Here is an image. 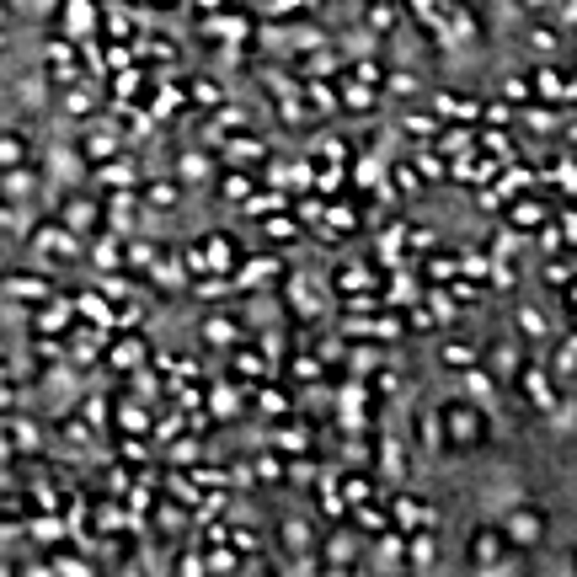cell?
<instances>
[{"instance_id":"6da1fadb","label":"cell","mask_w":577,"mask_h":577,"mask_svg":"<svg viewBox=\"0 0 577 577\" xmlns=\"http://www.w3.org/2000/svg\"><path fill=\"white\" fill-rule=\"evenodd\" d=\"M70 321H81V305H75V300H48L43 310H37V332H43V337L70 332Z\"/></svg>"},{"instance_id":"7a4b0ae2","label":"cell","mask_w":577,"mask_h":577,"mask_svg":"<svg viewBox=\"0 0 577 577\" xmlns=\"http://www.w3.org/2000/svg\"><path fill=\"white\" fill-rule=\"evenodd\" d=\"M390 518H396L401 529H433V508H422V503H412V497H396V508H390Z\"/></svg>"},{"instance_id":"3957f363","label":"cell","mask_w":577,"mask_h":577,"mask_svg":"<svg viewBox=\"0 0 577 577\" xmlns=\"http://www.w3.org/2000/svg\"><path fill=\"white\" fill-rule=\"evenodd\" d=\"M6 294H11V300H33V305H48V300H54V288H48L43 284V278H33V273H16L11 278V284H6Z\"/></svg>"},{"instance_id":"277c9868","label":"cell","mask_w":577,"mask_h":577,"mask_svg":"<svg viewBox=\"0 0 577 577\" xmlns=\"http://www.w3.org/2000/svg\"><path fill=\"white\" fill-rule=\"evenodd\" d=\"M81 321H91V326H112V332H118V315H112V305L107 300H96V294H81Z\"/></svg>"},{"instance_id":"5b68a950","label":"cell","mask_w":577,"mask_h":577,"mask_svg":"<svg viewBox=\"0 0 577 577\" xmlns=\"http://www.w3.org/2000/svg\"><path fill=\"white\" fill-rule=\"evenodd\" d=\"M235 337H240V326L230 321V315H209L204 321V342H214V348H230Z\"/></svg>"},{"instance_id":"8992f818","label":"cell","mask_w":577,"mask_h":577,"mask_svg":"<svg viewBox=\"0 0 577 577\" xmlns=\"http://www.w3.org/2000/svg\"><path fill=\"white\" fill-rule=\"evenodd\" d=\"M209 412H214L219 422L240 417V396H235V390H230V385H214V390H209Z\"/></svg>"},{"instance_id":"52a82bcc","label":"cell","mask_w":577,"mask_h":577,"mask_svg":"<svg viewBox=\"0 0 577 577\" xmlns=\"http://www.w3.org/2000/svg\"><path fill=\"white\" fill-rule=\"evenodd\" d=\"M348 369L359 374V380H363V374H374V369H380V348H369V337H363L359 348H348Z\"/></svg>"},{"instance_id":"ba28073f","label":"cell","mask_w":577,"mask_h":577,"mask_svg":"<svg viewBox=\"0 0 577 577\" xmlns=\"http://www.w3.org/2000/svg\"><path fill=\"white\" fill-rule=\"evenodd\" d=\"M524 390H529V401H535V407H545V412L556 407V390H551V380H545L540 369H529V374H524Z\"/></svg>"},{"instance_id":"9c48e42d","label":"cell","mask_w":577,"mask_h":577,"mask_svg":"<svg viewBox=\"0 0 577 577\" xmlns=\"http://www.w3.org/2000/svg\"><path fill=\"white\" fill-rule=\"evenodd\" d=\"M257 407H262V417H288V412H294V407H288V396H284V390H273V385H262V390H257Z\"/></svg>"},{"instance_id":"30bf717a","label":"cell","mask_w":577,"mask_h":577,"mask_svg":"<svg viewBox=\"0 0 577 577\" xmlns=\"http://www.w3.org/2000/svg\"><path fill=\"white\" fill-rule=\"evenodd\" d=\"M337 288H342V294H363V288H374V273H369V267H342Z\"/></svg>"},{"instance_id":"8fae6325","label":"cell","mask_w":577,"mask_h":577,"mask_svg":"<svg viewBox=\"0 0 577 577\" xmlns=\"http://www.w3.org/2000/svg\"><path fill=\"white\" fill-rule=\"evenodd\" d=\"M353 513H359V524L369 529V535H390V524H396L390 513H380V508H369V503H359Z\"/></svg>"},{"instance_id":"7c38bea8","label":"cell","mask_w":577,"mask_h":577,"mask_svg":"<svg viewBox=\"0 0 577 577\" xmlns=\"http://www.w3.org/2000/svg\"><path fill=\"white\" fill-rule=\"evenodd\" d=\"M198 455H204V444H198V438H171V465H192Z\"/></svg>"},{"instance_id":"4fadbf2b","label":"cell","mask_w":577,"mask_h":577,"mask_svg":"<svg viewBox=\"0 0 577 577\" xmlns=\"http://www.w3.org/2000/svg\"><path fill=\"white\" fill-rule=\"evenodd\" d=\"M235 369L246 374V380H262V374H267V363H262V353H252V348H240V353H235Z\"/></svg>"},{"instance_id":"5bb4252c","label":"cell","mask_w":577,"mask_h":577,"mask_svg":"<svg viewBox=\"0 0 577 577\" xmlns=\"http://www.w3.org/2000/svg\"><path fill=\"white\" fill-rule=\"evenodd\" d=\"M273 273H278L273 257H257V262H246V273H240L235 284H262V278H273Z\"/></svg>"},{"instance_id":"9a60e30c","label":"cell","mask_w":577,"mask_h":577,"mask_svg":"<svg viewBox=\"0 0 577 577\" xmlns=\"http://www.w3.org/2000/svg\"><path fill=\"white\" fill-rule=\"evenodd\" d=\"M342 497H348L353 508H359V503H369V497H374V486H369V476H348V481H342Z\"/></svg>"},{"instance_id":"2e32d148","label":"cell","mask_w":577,"mask_h":577,"mask_svg":"<svg viewBox=\"0 0 577 577\" xmlns=\"http://www.w3.org/2000/svg\"><path fill=\"white\" fill-rule=\"evenodd\" d=\"M267 235H273V240H294V235H300V225H294V219H288L284 209H278V214L267 219Z\"/></svg>"},{"instance_id":"e0dca14e","label":"cell","mask_w":577,"mask_h":577,"mask_svg":"<svg viewBox=\"0 0 577 577\" xmlns=\"http://www.w3.org/2000/svg\"><path fill=\"white\" fill-rule=\"evenodd\" d=\"M518 332H524V337H545V332H551V321H545L540 310H518Z\"/></svg>"},{"instance_id":"ac0fdd59","label":"cell","mask_w":577,"mask_h":577,"mask_svg":"<svg viewBox=\"0 0 577 577\" xmlns=\"http://www.w3.org/2000/svg\"><path fill=\"white\" fill-rule=\"evenodd\" d=\"M428 305H433V315H438V321H455V294H444V288H433V294H428Z\"/></svg>"},{"instance_id":"d6986e66","label":"cell","mask_w":577,"mask_h":577,"mask_svg":"<svg viewBox=\"0 0 577 577\" xmlns=\"http://www.w3.org/2000/svg\"><path fill=\"white\" fill-rule=\"evenodd\" d=\"M428 273H433V278H438V284H455V278H460V273H465V267H460V262H455V257H433V267H428Z\"/></svg>"},{"instance_id":"ffe728a7","label":"cell","mask_w":577,"mask_h":577,"mask_svg":"<svg viewBox=\"0 0 577 577\" xmlns=\"http://www.w3.org/2000/svg\"><path fill=\"white\" fill-rule=\"evenodd\" d=\"M209 262H214V273H230V240L225 235L209 240Z\"/></svg>"},{"instance_id":"44dd1931","label":"cell","mask_w":577,"mask_h":577,"mask_svg":"<svg viewBox=\"0 0 577 577\" xmlns=\"http://www.w3.org/2000/svg\"><path fill=\"white\" fill-rule=\"evenodd\" d=\"M235 556H240V551H230V540L214 545V551H209V572H230V566H235Z\"/></svg>"},{"instance_id":"7402d4cb","label":"cell","mask_w":577,"mask_h":577,"mask_svg":"<svg viewBox=\"0 0 577 577\" xmlns=\"http://www.w3.org/2000/svg\"><path fill=\"white\" fill-rule=\"evenodd\" d=\"M438 112H444V118H476V107L460 102V96H438Z\"/></svg>"},{"instance_id":"603a6c76","label":"cell","mask_w":577,"mask_h":577,"mask_svg":"<svg viewBox=\"0 0 577 577\" xmlns=\"http://www.w3.org/2000/svg\"><path fill=\"white\" fill-rule=\"evenodd\" d=\"M444 363H455V369H470V363H476V348L455 342V348H444Z\"/></svg>"},{"instance_id":"cb8c5ba5","label":"cell","mask_w":577,"mask_h":577,"mask_svg":"<svg viewBox=\"0 0 577 577\" xmlns=\"http://www.w3.org/2000/svg\"><path fill=\"white\" fill-rule=\"evenodd\" d=\"M577 369V332L561 342V359H556V374H572Z\"/></svg>"},{"instance_id":"d4e9b609","label":"cell","mask_w":577,"mask_h":577,"mask_svg":"<svg viewBox=\"0 0 577 577\" xmlns=\"http://www.w3.org/2000/svg\"><path fill=\"white\" fill-rule=\"evenodd\" d=\"M284 209V192H273V198H246V214H278Z\"/></svg>"},{"instance_id":"484cf974","label":"cell","mask_w":577,"mask_h":577,"mask_svg":"<svg viewBox=\"0 0 577 577\" xmlns=\"http://www.w3.org/2000/svg\"><path fill=\"white\" fill-rule=\"evenodd\" d=\"M91 257H96V267H102V273H107V267H118V262H123V252H118V246H112V240H102V246H96Z\"/></svg>"},{"instance_id":"4316f807","label":"cell","mask_w":577,"mask_h":577,"mask_svg":"<svg viewBox=\"0 0 577 577\" xmlns=\"http://www.w3.org/2000/svg\"><path fill=\"white\" fill-rule=\"evenodd\" d=\"M540 219H545L540 204H518V209H513V225H540Z\"/></svg>"},{"instance_id":"83f0119b","label":"cell","mask_w":577,"mask_h":577,"mask_svg":"<svg viewBox=\"0 0 577 577\" xmlns=\"http://www.w3.org/2000/svg\"><path fill=\"white\" fill-rule=\"evenodd\" d=\"M460 267H465L470 278H486V273H492V262H486V257H481V252H470V257H460Z\"/></svg>"},{"instance_id":"f1b7e54d","label":"cell","mask_w":577,"mask_h":577,"mask_svg":"<svg viewBox=\"0 0 577 577\" xmlns=\"http://www.w3.org/2000/svg\"><path fill=\"white\" fill-rule=\"evenodd\" d=\"M449 294H455L460 305H470V300H476V284H470V273H460L455 284H449Z\"/></svg>"},{"instance_id":"f546056e","label":"cell","mask_w":577,"mask_h":577,"mask_svg":"<svg viewBox=\"0 0 577 577\" xmlns=\"http://www.w3.org/2000/svg\"><path fill=\"white\" fill-rule=\"evenodd\" d=\"M257 476H262V481H278V476H284V460H278V455H262V460H257Z\"/></svg>"},{"instance_id":"4dcf8cb0","label":"cell","mask_w":577,"mask_h":577,"mask_svg":"<svg viewBox=\"0 0 577 577\" xmlns=\"http://www.w3.org/2000/svg\"><path fill=\"white\" fill-rule=\"evenodd\" d=\"M156 438H182V412H171V417L156 422Z\"/></svg>"},{"instance_id":"1f68e13d","label":"cell","mask_w":577,"mask_h":577,"mask_svg":"<svg viewBox=\"0 0 577 577\" xmlns=\"http://www.w3.org/2000/svg\"><path fill=\"white\" fill-rule=\"evenodd\" d=\"M428 561H433V540L417 535V540H412V566H428Z\"/></svg>"},{"instance_id":"d6a6232c","label":"cell","mask_w":577,"mask_h":577,"mask_svg":"<svg viewBox=\"0 0 577 577\" xmlns=\"http://www.w3.org/2000/svg\"><path fill=\"white\" fill-rule=\"evenodd\" d=\"M96 524H102V529H118V524H134V518L123 513V508H102V513H96Z\"/></svg>"},{"instance_id":"836d02e7","label":"cell","mask_w":577,"mask_h":577,"mask_svg":"<svg viewBox=\"0 0 577 577\" xmlns=\"http://www.w3.org/2000/svg\"><path fill=\"white\" fill-rule=\"evenodd\" d=\"M150 204H161V209L177 204V187H171V182H156V187H150Z\"/></svg>"},{"instance_id":"e575fe53","label":"cell","mask_w":577,"mask_h":577,"mask_svg":"<svg viewBox=\"0 0 577 577\" xmlns=\"http://www.w3.org/2000/svg\"><path fill=\"white\" fill-rule=\"evenodd\" d=\"M278 444H284V449H305L310 438H305V428H284V433H278Z\"/></svg>"},{"instance_id":"d590c367","label":"cell","mask_w":577,"mask_h":577,"mask_svg":"<svg viewBox=\"0 0 577 577\" xmlns=\"http://www.w3.org/2000/svg\"><path fill=\"white\" fill-rule=\"evenodd\" d=\"M11 444H22V449H33V444H37L33 422H16V428H11Z\"/></svg>"},{"instance_id":"8d00e7d4","label":"cell","mask_w":577,"mask_h":577,"mask_svg":"<svg viewBox=\"0 0 577 577\" xmlns=\"http://www.w3.org/2000/svg\"><path fill=\"white\" fill-rule=\"evenodd\" d=\"M134 359H139V342H123V348L112 353V363H118V369H134Z\"/></svg>"},{"instance_id":"74e56055","label":"cell","mask_w":577,"mask_h":577,"mask_svg":"<svg viewBox=\"0 0 577 577\" xmlns=\"http://www.w3.org/2000/svg\"><path fill=\"white\" fill-rule=\"evenodd\" d=\"M230 540H235V551H240V556H252V551H257V535H252V529H235Z\"/></svg>"},{"instance_id":"f35d334b","label":"cell","mask_w":577,"mask_h":577,"mask_svg":"<svg viewBox=\"0 0 577 577\" xmlns=\"http://www.w3.org/2000/svg\"><path fill=\"white\" fill-rule=\"evenodd\" d=\"M187 422H192V433H209V428H214V412H187Z\"/></svg>"},{"instance_id":"ab89813d","label":"cell","mask_w":577,"mask_h":577,"mask_svg":"<svg viewBox=\"0 0 577 577\" xmlns=\"http://www.w3.org/2000/svg\"><path fill=\"white\" fill-rule=\"evenodd\" d=\"M246 192H252V182H246V177H230V182H225V198H235V204L246 198Z\"/></svg>"},{"instance_id":"60d3db41","label":"cell","mask_w":577,"mask_h":577,"mask_svg":"<svg viewBox=\"0 0 577 577\" xmlns=\"http://www.w3.org/2000/svg\"><path fill=\"white\" fill-rule=\"evenodd\" d=\"M182 577H209V561L204 556H187V561H182Z\"/></svg>"},{"instance_id":"b9f144b4","label":"cell","mask_w":577,"mask_h":577,"mask_svg":"<svg viewBox=\"0 0 577 577\" xmlns=\"http://www.w3.org/2000/svg\"><path fill=\"white\" fill-rule=\"evenodd\" d=\"M294 374H300V380H315L321 369H315V359H310V353H300V359H294Z\"/></svg>"},{"instance_id":"7bdbcfd3","label":"cell","mask_w":577,"mask_h":577,"mask_svg":"<svg viewBox=\"0 0 577 577\" xmlns=\"http://www.w3.org/2000/svg\"><path fill=\"white\" fill-rule=\"evenodd\" d=\"M192 481H198V486H225L230 476H225V470H198V476H192Z\"/></svg>"},{"instance_id":"ee69618b","label":"cell","mask_w":577,"mask_h":577,"mask_svg":"<svg viewBox=\"0 0 577 577\" xmlns=\"http://www.w3.org/2000/svg\"><path fill=\"white\" fill-rule=\"evenodd\" d=\"M144 455H150V449H144V444H139V438H129V444H123V460H129V465H139V460H144Z\"/></svg>"},{"instance_id":"f6af8a7d","label":"cell","mask_w":577,"mask_h":577,"mask_svg":"<svg viewBox=\"0 0 577 577\" xmlns=\"http://www.w3.org/2000/svg\"><path fill=\"white\" fill-rule=\"evenodd\" d=\"M33 529H37V540H59V524H54V518H37Z\"/></svg>"},{"instance_id":"bcb514c9","label":"cell","mask_w":577,"mask_h":577,"mask_svg":"<svg viewBox=\"0 0 577 577\" xmlns=\"http://www.w3.org/2000/svg\"><path fill=\"white\" fill-rule=\"evenodd\" d=\"M257 156V144L252 139H240V144H230V161H252Z\"/></svg>"},{"instance_id":"7dc6e473","label":"cell","mask_w":577,"mask_h":577,"mask_svg":"<svg viewBox=\"0 0 577 577\" xmlns=\"http://www.w3.org/2000/svg\"><path fill=\"white\" fill-rule=\"evenodd\" d=\"M129 262H134V267H144V262H156V246H134V252H129Z\"/></svg>"},{"instance_id":"c3c4849f","label":"cell","mask_w":577,"mask_h":577,"mask_svg":"<svg viewBox=\"0 0 577 577\" xmlns=\"http://www.w3.org/2000/svg\"><path fill=\"white\" fill-rule=\"evenodd\" d=\"M123 428L139 433V428H144V412H139V407H123Z\"/></svg>"},{"instance_id":"681fc988","label":"cell","mask_w":577,"mask_h":577,"mask_svg":"<svg viewBox=\"0 0 577 577\" xmlns=\"http://www.w3.org/2000/svg\"><path fill=\"white\" fill-rule=\"evenodd\" d=\"M348 102H353V107H369L374 96H369V86H353V91H348Z\"/></svg>"},{"instance_id":"f907efd6","label":"cell","mask_w":577,"mask_h":577,"mask_svg":"<svg viewBox=\"0 0 577 577\" xmlns=\"http://www.w3.org/2000/svg\"><path fill=\"white\" fill-rule=\"evenodd\" d=\"M102 288H107L112 300H123V294H129V284H123V278H102Z\"/></svg>"},{"instance_id":"816d5d0a","label":"cell","mask_w":577,"mask_h":577,"mask_svg":"<svg viewBox=\"0 0 577 577\" xmlns=\"http://www.w3.org/2000/svg\"><path fill=\"white\" fill-rule=\"evenodd\" d=\"M102 407H107L102 396H91V401H86V422H102Z\"/></svg>"},{"instance_id":"f5cc1de1","label":"cell","mask_w":577,"mask_h":577,"mask_svg":"<svg viewBox=\"0 0 577 577\" xmlns=\"http://www.w3.org/2000/svg\"><path fill=\"white\" fill-rule=\"evenodd\" d=\"M332 230H353V214H348V209H332Z\"/></svg>"},{"instance_id":"db71d44e","label":"cell","mask_w":577,"mask_h":577,"mask_svg":"<svg viewBox=\"0 0 577 577\" xmlns=\"http://www.w3.org/2000/svg\"><path fill=\"white\" fill-rule=\"evenodd\" d=\"M561 235H566V240L577 246V214H566V219H561Z\"/></svg>"},{"instance_id":"11a10c76","label":"cell","mask_w":577,"mask_h":577,"mask_svg":"<svg viewBox=\"0 0 577 577\" xmlns=\"http://www.w3.org/2000/svg\"><path fill=\"white\" fill-rule=\"evenodd\" d=\"M59 577H86V566L81 561H59Z\"/></svg>"},{"instance_id":"9f6ffc18","label":"cell","mask_w":577,"mask_h":577,"mask_svg":"<svg viewBox=\"0 0 577 577\" xmlns=\"http://www.w3.org/2000/svg\"><path fill=\"white\" fill-rule=\"evenodd\" d=\"M321 577H353V572H342V566H326V572Z\"/></svg>"},{"instance_id":"6f0895ef","label":"cell","mask_w":577,"mask_h":577,"mask_svg":"<svg viewBox=\"0 0 577 577\" xmlns=\"http://www.w3.org/2000/svg\"><path fill=\"white\" fill-rule=\"evenodd\" d=\"M566 22H577V0H566Z\"/></svg>"},{"instance_id":"680465c9","label":"cell","mask_w":577,"mask_h":577,"mask_svg":"<svg viewBox=\"0 0 577 577\" xmlns=\"http://www.w3.org/2000/svg\"><path fill=\"white\" fill-rule=\"evenodd\" d=\"M572 139H577V129H572Z\"/></svg>"}]
</instances>
